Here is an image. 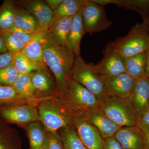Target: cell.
Returning <instances> with one entry per match:
<instances>
[{
	"label": "cell",
	"mask_w": 149,
	"mask_h": 149,
	"mask_svg": "<svg viewBox=\"0 0 149 149\" xmlns=\"http://www.w3.org/2000/svg\"><path fill=\"white\" fill-rule=\"evenodd\" d=\"M42 45L44 63L53 73L59 91L63 93L71 78L76 56L65 46L55 42L48 32L43 37Z\"/></svg>",
	"instance_id": "1"
},
{
	"label": "cell",
	"mask_w": 149,
	"mask_h": 149,
	"mask_svg": "<svg viewBox=\"0 0 149 149\" xmlns=\"http://www.w3.org/2000/svg\"><path fill=\"white\" fill-rule=\"evenodd\" d=\"M124 58L146 52L149 48V32L143 21L131 27L128 34L109 43Z\"/></svg>",
	"instance_id": "2"
},
{
	"label": "cell",
	"mask_w": 149,
	"mask_h": 149,
	"mask_svg": "<svg viewBox=\"0 0 149 149\" xmlns=\"http://www.w3.org/2000/svg\"><path fill=\"white\" fill-rule=\"evenodd\" d=\"M100 109L120 127L138 124V116L129 98H120L107 95L101 100Z\"/></svg>",
	"instance_id": "3"
},
{
	"label": "cell",
	"mask_w": 149,
	"mask_h": 149,
	"mask_svg": "<svg viewBox=\"0 0 149 149\" xmlns=\"http://www.w3.org/2000/svg\"><path fill=\"white\" fill-rule=\"evenodd\" d=\"M71 78L93 93L101 101L107 95L102 75L97 73L92 63H88L80 55L76 56Z\"/></svg>",
	"instance_id": "4"
},
{
	"label": "cell",
	"mask_w": 149,
	"mask_h": 149,
	"mask_svg": "<svg viewBox=\"0 0 149 149\" xmlns=\"http://www.w3.org/2000/svg\"><path fill=\"white\" fill-rule=\"evenodd\" d=\"M81 11L85 33H100L113 24L107 16L104 6L92 0H85Z\"/></svg>",
	"instance_id": "5"
},
{
	"label": "cell",
	"mask_w": 149,
	"mask_h": 149,
	"mask_svg": "<svg viewBox=\"0 0 149 149\" xmlns=\"http://www.w3.org/2000/svg\"><path fill=\"white\" fill-rule=\"evenodd\" d=\"M64 93L74 108L84 112L100 108L101 101L93 93L72 78L67 84Z\"/></svg>",
	"instance_id": "6"
},
{
	"label": "cell",
	"mask_w": 149,
	"mask_h": 149,
	"mask_svg": "<svg viewBox=\"0 0 149 149\" xmlns=\"http://www.w3.org/2000/svg\"><path fill=\"white\" fill-rule=\"evenodd\" d=\"M38 109L40 120L48 132L57 134L58 129L69 126L72 121L69 115L54 104L43 102Z\"/></svg>",
	"instance_id": "7"
},
{
	"label": "cell",
	"mask_w": 149,
	"mask_h": 149,
	"mask_svg": "<svg viewBox=\"0 0 149 149\" xmlns=\"http://www.w3.org/2000/svg\"><path fill=\"white\" fill-rule=\"evenodd\" d=\"M72 122L77 130V135L87 149H104L105 139L82 113L74 115L72 118Z\"/></svg>",
	"instance_id": "8"
},
{
	"label": "cell",
	"mask_w": 149,
	"mask_h": 149,
	"mask_svg": "<svg viewBox=\"0 0 149 149\" xmlns=\"http://www.w3.org/2000/svg\"><path fill=\"white\" fill-rule=\"evenodd\" d=\"M103 58L97 65L93 64L94 70L102 76H112L125 72L124 58L108 44L103 52Z\"/></svg>",
	"instance_id": "9"
},
{
	"label": "cell",
	"mask_w": 149,
	"mask_h": 149,
	"mask_svg": "<svg viewBox=\"0 0 149 149\" xmlns=\"http://www.w3.org/2000/svg\"><path fill=\"white\" fill-rule=\"evenodd\" d=\"M17 3L19 6L35 17L39 24L40 31L45 34L47 33L54 21V11L45 1L25 0Z\"/></svg>",
	"instance_id": "10"
},
{
	"label": "cell",
	"mask_w": 149,
	"mask_h": 149,
	"mask_svg": "<svg viewBox=\"0 0 149 149\" xmlns=\"http://www.w3.org/2000/svg\"><path fill=\"white\" fill-rule=\"evenodd\" d=\"M0 114L6 121L17 124H27L40 120L37 109L29 105H10L0 109Z\"/></svg>",
	"instance_id": "11"
},
{
	"label": "cell",
	"mask_w": 149,
	"mask_h": 149,
	"mask_svg": "<svg viewBox=\"0 0 149 149\" xmlns=\"http://www.w3.org/2000/svg\"><path fill=\"white\" fill-rule=\"evenodd\" d=\"M103 76L107 95L120 98H129L136 80L125 72L115 76Z\"/></svg>",
	"instance_id": "12"
},
{
	"label": "cell",
	"mask_w": 149,
	"mask_h": 149,
	"mask_svg": "<svg viewBox=\"0 0 149 149\" xmlns=\"http://www.w3.org/2000/svg\"><path fill=\"white\" fill-rule=\"evenodd\" d=\"M80 113L97 129L104 139L114 137L116 132L122 128L109 118L100 108Z\"/></svg>",
	"instance_id": "13"
},
{
	"label": "cell",
	"mask_w": 149,
	"mask_h": 149,
	"mask_svg": "<svg viewBox=\"0 0 149 149\" xmlns=\"http://www.w3.org/2000/svg\"><path fill=\"white\" fill-rule=\"evenodd\" d=\"M114 137L124 149H146L144 134L138 125L122 127Z\"/></svg>",
	"instance_id": "14"
},
{
	"label": "cell",
	"mask_w": 149,
	"mask_h": 149,
	"mask_svg": "<svg viewBox=\"0 0 149 149\" xmlns=\"http://www.w3.org/2000/svg\"><path fill=\"white\" fill-rule=\"evenodd\" d=\"M138 116L149 109V79L146 77L136 80L129 97Z\"/></svg>",
	"instance_id": "15"
},
{
	"label": "cell",
	"mask_w": 149,
	"mask_h": 149,
	"mask_svg": "<svg viewBox=\"0 0 149 149\" xmlns=\"http://www.w3.org/2000/svg\"><path fill=\"white\" fill-rule=\"evenodd\" d=\"M85 34L80 9L76 14L72 17L71 29L65 47L75 56L80 55V42Z\"/></svg>",
	"instance_id": "16"
},
{
	"label": "cell",
	"mask_w": 149,
	"mask_h": 149,
	"mask_svg": "<svg viewBox=\"0 0 149 149\" xmlns=\"http://www.w3.org/2000/svg\"><path fill=\"white\" fill-rule=\"evenodd\" d=\"M45 34L43 33L40 30L38 31L32 40L25 45L22 51L29 60L43 69L47 68L43 58L42 45V40Z\"/></svg>",
	"instance_id": "17"
},
{
	"label": "cell",
	"mask_w": 149,
	"mask_h": 149,
	"mask_svg": "<svg viewBox=\"0 0 149 149\" xmlns=\"http://www.w3.org/2000/svg\"><path fill=\"white\" fill-rule=\"evenodd\" d=\"M72 17H62L56 19L47 32L59 45L65 46L72 25Z\"/></svg>",
	"instance_id": "18"
},
{
	"label": "cell",
	"mask_w": 149,
	"mask_h": 149,
	"mask_svg": "<svg viewBox=\"0 0 149 149\" xmlns=\"http://www.w3.org/2000/svg\"><path fill=\"white\" fill-rule=\"evenodd\" d=\"M147 51L136 55L124 58L125 72L135 80L146 77Z\"/></svg>",
	"instance_id": "19"
},
{
	"label": "cell",
	"mask_w": 149,
	"mask_h": 149,
	"mask_svg": "<svg viewBox=\"0 0 149 149\" xmlns=\"http://www.w3.org/2000/svg\"><path fill=\"white\" fill-rule=\"evenodd\" d=\"M14 26L29 31L40 30V26L35 17L28 11L16 4L14 2Z\"/></svg>",
	"instance_id": "20"
},
{
	"label": "cell",
	"mask_w": 149,
	"mask_h": 149,
	"mask_svg": "<svg viewBox=\"0 0 149 149\" xmlns=\"http://www.w3.org/2000/svg\"><path fill=\"white\" fill-rule=\"evenodd\" d=\"M45 128L38 121L27 125V131L31 149H47V136Z\"/></svg>",
	"instance_id": "21"
},
{
	"label": "cell",
	"mask_w": 149,
	"mask_h": 149,
	"mask_svg": "<svg viewBox=\"0 0 149 149\" xmlns=\"http://www.w3.org/2000/svg\"><path fill=\"white\" fill-rule=\"evenodd\" d=\"M85 0H63L59 6L54 11V21L65 17H72L80 10Z\"/></svg>",
	"instance_id": "22"
},
{
	"label": "cell",
	"mask_w": 149,
	"mask_h": 149,
	"mask_svg": "<svg viewBox=\"0 0 149 149\" xmlns=\"http://www.w3.org/2000/svg\"><path fill=\"white\" fill-rule=\"evenodd\" d=\"M14 1L5 0L0 6V31H8L14 26Z\"/></svg>",
	"instance_id": "23"
},
{
	"label": "cell",
	"mask_w": 149,
	"mask_h": 149,
	"mask_svg": "<svg viewBox=\"0 0 149 149\" xmlns=\"http://www.w3.org/2000/svg\"><path fill=\"white\" fill-rule=\"evenodd\" d=\"M13 87L24 99L30 100L34 98L36 90L32 82V73L19 74Z\"/></svg>",
	"instance_id": "24"
},
{
	"label": "cell",
	"mask_w": 149,
	"mask_h": 149,
	"mask_svg": "<svg viewBox=\"0 0 149 149\" xmlns=\"http://www.w3.org/2000/svg\"><path fill=\"white\" fill-rule=\"evenodd\" d=\"M12 63L19 74H30L43 69L29 60L23 52L17 53L13 55Z\"/></svg>",
	"instance_id": "25"
},
{
	"label": "cell",
	"mask_w": 149,
	"mask_h": 149,
	"mask_svg": "<svg viewBox=\"0 0 149 149\" xmlns=\"http://www.w3.org/2000/svg\"><path fill=\"white\" fill-rule=\"evenodd\" d=\"M32 82L36 91L48 92L53 90L52 81L46 68L32 72Z\"/></svg>",
	"instance_id": "26"
},
{
	"label": "cell",
	"mask_w": 149,
	"mask_h": 149,
	"mask_svg": "<svg viewBox=\"0 0 149 149\" xmlns=\"http://www.w3.org/2000/svg\"><path fill=\"white\" fill-rule=\"evenodd\" d=\"M61 139L64 149H87L77 132L70 126L64 128Z\"/></svg>",
	"instance_id": "27"
},
{
	"label": "cell",
	"mask_w": 149,
	"mask_h": 149,
	"mask_svg": "<svg viewBox=\"0 0 149 149\" xmlns=\"http://www.w3.org/2000/svg\"><path fill=\"white\" fill-rule=\"evenodd\" d=\"M23 99L13 86L0 85V106L17 104Z\"/></svg>",
	"instance_id": "28"
},
{
	"label": "cell",
	"mask_w": 149,
	"mask_h": 149,
	"mask_svg": "<svg viewBox=\"0 0 149 149\" xmlns=\"http://www.w3.org/2000/svg\"><path fill=\"white\" fill-rule=\"evenodd\" d=\"M0 34L8 52L12 55L23 51L25 45L11 32L8 31H0Z\"/></svg>",
	"instance_id": "29"
},
{
	"label": "cell",
	"mask_w": 149,
	"mask_h": 149,
	"mask_svg": "<svg viewBox=\"0 0 149 149\" xmlns=\"http://www.w3.org/2000/svg\"><path fill=\"white\" fill-rule=\"evenodd\" d=\"M19 74L13 63L0 70V85L13 86Z\"/></svg>",
	"instance_id": "30"
},
{
	"label": "cell",
	"mask_w": 149,
	"mask_h": 149,
	"mask_svg": "<svg viewBox=\"0 0 149 149\" xmlns=\"http://www.w3.org/2000/svg\"><path fill=\"white\" fill-rule=\"evenodd\" d=\"M8 31L11 32L13 35L16 36L25 45L32 40V38L36 35V33L38 32L19 29L15 26Z\"/></svg>",
	"instance_id": "31"
},
{
	"label": "cell",
	"mask_w": 149,
	"mask_h": 149,
	"mask_svg": "<svg viewBox=\"0 0 149 149\" xmlns=\"http://www.w3.org/2000/svg\"><path fill=\"white\" fill-rule=\"evenodd\" d=\"M47 149H64L61 139L57 134L48 132Z\"/></svg>",
	"instance_id": "32"
},
{
	"label": "cell",
	"mask_w": 149,
	"mask_h": 149,
	"mask_svg": "<svg viewBox=\"0 0 149 149\" xmlns=\"http://www.w3.org/2000/svg\"><path fill=\"white\" fill-rule=\"evenodd\" d=\"M137 125L143 133L149 132V109L138 116Z\"/></svg>",
	"instance_id": "33"
},
{
	"label": "cell",
	"mask_w": 149,
	"mask_h": 149,
	"mask_svg": "<svg viewBox=\"0 0 149 149\" xmlns=\"http://www.w3.org/2000/svg\"><path fill=\"white\" fill-rule=\"evenodd\" d=\"M12 62L13 55L8 52L0 54V70L9 66Z\"/></svg>",
	"instance_id": "34"
},
{
	"label": "cell",
	"mask_w": 149,
	"mask_h": 149,
	"mask_svg": "<svg viewBox=\"0 0 149 149\" xmlns=\"http://www.w3.org/2000/svg\"><path fill=\"white\" fill-rule=\"evenodd\" d=\"M104 149H124L114 137L105 139Z\"/></svg>",
	"instance_id": "35"
},
{
	"label": "cell",
	"mask_w": 149,
	"mask_h": 149,
	"mask_svg": "<svg viewBox=\"0 0 149 149\" xmlns=\"http://www.w3.org/2000/svg\"><path fill=\"white\" fill-rule=\"evenodd\" d=\"M4 133H0V149H10L8 140Z\"/></svg>",
	"instance_id": "36"
},
{
	"label": "cell",
	"mask_w": 149,
	"mask_h": 149,
	"mask_svg": "<svg viewBox=\"0 0 149 149\" xmlns=\"http://www.w3.org/2000/svg\"><path fill=\"white\" fill-rule=\"evenodd\" d=\"M63 1V0H45V1L54 11L59 6Z\"/></svg>",
	"instance_id": "37"
},
{
	"label": "cell",
	"mask_w": 149,
	"mask_h": 149,
	"mask_svg": "<svg viewBox=\"0 0 149 149\" xmlns=\"http://www.w3.org/2000/svg\"><path fill=\"white\" fill-rule=\"evenodd\" d=\"M140 8L141 11L146 13L149 11V0H141L140 1Z\"/></svg>",
	"instance_id": "38"
},
{
	"label": "cell",
	"mask_w": 149,
	"mask_h": 149,
	"mask_svg": "<svg viewBox=\"0 0 149 149\" xmlns=\"http://www.w3.org/2000/svg\"><path fill=\"white\" fill-rule=\"evenodd\" d=\"M8 52L2 37L0 34V54Z\"/></svg>",
	"instance_id": "39"
},
{
	"label": "cell",
	"mask_w": 149,
	"mask_h": 149,
	"mask_svg": "<svg viewBox=\"0 0 149 149\" xmlns=\"http://www.w3.org/2000/svg\"><path fill=\"white\" fill-rule=\"evenodd\" d=\"M146 77L149 79V48L147 51L146 62Z\"/></svg>",
	"instance_id": "40"
},
{
	"label": "cell",
	"mask_w": 149,
	"mask_h": 149,
	"mask_svg": "<svg viewBox=\"0 0 149 149\" xmlns=\"http://www.w3.org/2000/svg\"><path fill=\"white\" fill-rule=\"evenodd\" d=\"M140 14L143 17V20L146 24L149 32V16L143 13H140Z\"/></svg>",
	"instance_id": "41"
},
{
	"label": "cell",
	"mask_w": 149,
	"mask_h": 149,
	"mask_svg": "<svg viewBox=\"0 0 149 149\" xmlns=\"http://www.w3.org/2000/svg\"><path fill=\"white\" fill-rule=\"evenodd\" d=\"M143 133L145 139V148L149 149V132Z\"/></svg>",
	"instance_id": "42"
},
{
	"label": "cell",
	"mask_w": 149,
	"mask_h": 149,
	"mask_svg": "<svg viewBox=\"0 0 149 149\" xmlns=\"http://www.w3.org/2000/svg\"><path fill=\"white\" fill-rule=\"evenodd\" d=\"M147 13H149V11L148 12H147Z\"/></svg>",
	"instance_id": "43"
}]
</instances>
